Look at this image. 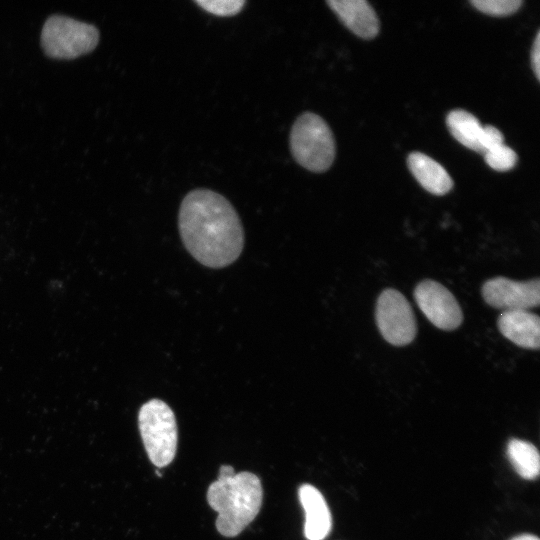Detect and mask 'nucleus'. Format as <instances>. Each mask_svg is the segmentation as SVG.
I'll return each instance as SVG.
<instances>
[{"label":"nucleus","mask_w":540,"mask_h":540,"mask_svg":"<svg viewBox=\"0 0 540 540\" xmlns=\"http://www.w3.org/2000/svg\"><path fill=\"white\" fill-rule=\"evenodd\" d=\"M479 11L493 16H506L515 13L523 4L521 0H471Z\"/></svg>","instance_id":"16"},{"label":"nucleus","mask_w":540,"mask_h":540,"mask_svg":"<svg viewBox=\"0 0 540 540\" xmlns=\"http://www.w3.org/2000/svg\"><path fill=\"white\" fill-rule=\"evenodd\" d=\"M482 296L488 305L503 311L534 308L540 303L539 279L514 281L502 276L494 277L483 284Z\"/></svg>","instance_id":"8"},{"label":"nucleus","mask_w":540,"mask_h":540,"mask_svg":"<svg viewBox=\"0 0 540 540\" xmlns=\"http://www.w3.org/2000/svg\"><path fill=\"white\" fill-rule=\"evenodd\" d=\"M99 31L92 25L64 15H52L44 23L41 46L54 59H74L95 49Z\"/></svg>","instance_id":"5"},{"label":"nucleus","mask_w":540,"mask_h":540,"mask_svg":"<svg viewBox=\"0 0 540 540\" xmlns=\"http://www.w3.org/2000/svg\"><path fill=\"white\" fill-rule=\"evenodd\" d=\"M262 498L261 481L254 473L218 476L207 490V502L217 512V531L225 537L240 534L259 513Z\"/></svg>","instance_id":"2"},{"label":"nucleus","mask_w":540,"mask_h":540,"mask_svg":"<svg viewBox=\"0 0 540 540\" xmlns=\"http://www.w3.org/2000/svg\"><path fill=\"white\" fill-rule=\"evenodd\" d=\"M138 426L150 461L158 468L170 464L178 442L177 423L172 409L160 399H151L140 407Z\"/></svg>","instance_id":"4"},{"label":"nucleus","mask_w":540,"mask_h":540,"mask_svg":"<svg viewBox=\"0 0 540 540\" xmlns=\"http://www.w3.org/2000/svg\"><path fill=\"white\" fill-rule=\"evenodd\" d=\"M531 63L536 78L540 80V31L537 32L532 46Z\"/></svg>","instance_id":"18"},{"label":"nucleus","mask_w":540,"mask_h":540,"mask_svg":"<svg viewBox=\"0 0 540 540\" xmlns=\"http://www.w3.org/2000/svg\"><path fill=\"white\" fill-rule=\"evenodd\" d=\"M511 540H539V538L533 534H521L513 537Z\"/></svg>","instance_id":"19"},{"label":"nucleus","mask_w":540,"mask_h":540,"mask_svg":"<svg viewBox=\"0 0 540 540\" xmlns=\"http://www.w3.org/2000/svg\"><path fill=\"white\" fill-rule=\"evenodd\" d=\"M483 156L488 166L500 172L511 170L518 160L516 152L504 143L488 150Z\"/></svg>","instance_id":"15"},{"label":"nucleus","mask_w":540,"mask_h":540,"mask_svg":"<svg viewBox=\"0 0 540 540\" xmlns=\"http://www.w3.org/2000/svg\"><path fill=\"white\" fill-rule=\"evenodd\" d=\"M291 154L305 169L322 173L334 162L336 145L326 121L312 112L297 117L289 137Z\"/></svg>","instance_id":"3"},{"label":"nucleus","mask_w":540,"mask_h":540,"mask_svg":"<svg viewBox=\"0 0 540 540\" xmlns=\"http://www.w3.org/2000/svg\"><path fill=\"white\" fill-rule=\"evenodd\" d=\"M298 493L305 512V537L308 540H324L332 527V517L325 498L311 484H302Z\"/></svg>","instance_id":"11"},{"label":"nucleus","mask_w":540,"mask_h":540,"mask_svg":"<svg viewBox=\"0 0 540 540\" xmlns=\"http://www.w3.org/2000/svg\"><path fill=\"white\" fill-rule=\"evenodd\" d=\"M446 124L460 144L483 155L504 142L500 130L492 125L483 126L473 114L463 109L450 111Z\"/></svg>","instance_id":"9"},{"label":"nucleus","mask_w":540,"mask_h":540,"mask_svg":"<svg viewBox=\"0 0 540 540\" xmlns=\"http://www.w3.org/2000/svg\"><path fill=\"white\" fill-rule=\"evenodd\" d=\"M178 227L183 244L201 264L223 268L240 256L244 230L233 205L223 195L205 188L183 198Z\"/></svg>","instance_id":"1"},{"label":"nucleus","mask_w":540,"mask_h":540,"mask_svg":"<svg viewBox=\"0 0 540 540\" xmlns=\"http://www.w3.org/2000/svg\"><path fill=\"white\" fill-rule=\"evenodd\" d=\"M407 165L418 183L434 195H445L453 187V180L446 169L431 157L412 152L408 155Z\"/></svg>","instance_id":"13"},{"label":"nucleus","mask_w":540,"mask_h":540,"mask_svg":"<svg viewBox=\"0 0 540 540\" xmlns=\"http://www.w3.org/2000/svg\"><path fill=\"white\" fill-rule=\"evenodd\" d=\"M375 319L383 338L394 346L411 343L417 333L416 319L408 300L399 291L387 288L376 302Z\"/></svg>","instance_id":"6"},{"label":"nucleus","mask_w":540,"mask_h":540,"mask_svg":"<svg viewBox=\"0 0 540 540\" xmlns=\"http://www.w3.org/2000/svg\"><path fill=\"white\" fill-rule=\"evenodd\" d=\"M501 334L525 349L537 350L540 345V319L527 310L503 311L497 321Z\"/></svg>","instance_id":"10"},{"label":"nucleus","mask_w":540,"mask_h":540,"mask_svg":"<svg viewBox=\"0 0 540 540\" xmlns=\"http://www.w3.org/2000/svg\"><path fill=\"white\" fill-rule=\"evenodd\" d=\"M327 4L342 23L357 36L371 39L378 34L377 14L366 0H328Z\"/></svg>","instance_id":"12"},{"label":"nucleus","mask_w":540,"mask_h":540,"mask_svg":"<svg viewBox=\"0 0 540 540\" xmlns=\"http://www.w3.org/2000/svg\"><path fill=\"white\" fill-rule=\"evenodd\" d=\"M415 301L426 318L437 328L451 331L463 321L462 310L454 295L442 284L426 279L414 290Z\"/></svg>","instance_id":"7"},{"label":"nucleus","mask_w":540,"mask_h":540,"mask_svg":"<svg viewBox=\"0 0 540 540\" xmlns=\"http://www.w3.org/2000/svg\"><path fill=\"white\" fill-rule=\"evenodd\" d=\"M507 456L522 478L532 480L539 475V452L532 443L520 439H511L507 445Z\"/></svg>","instance_id":"14"},{"label":"nucleus","mask_w":540,"mask_h":540,"mask_svg":"<svg viewBox=\"0 0 540 540\" xmlns=\"http://www.w3.org/2000/svg\"><path fill=\"white\" fill-rule=\"evenodd\" d=\"M203 10L217 16H233L238 14L246 4L243 0H195Z\"/></svg>","instance_id":"17"}]
</instances>
